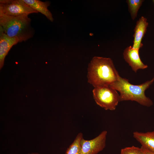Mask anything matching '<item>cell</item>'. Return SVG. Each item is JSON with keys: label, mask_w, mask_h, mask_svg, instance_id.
Returning a JSON list of instances; mask_svg holds the SVG:
<instances>
[{"label": "cell", "mask_w": 154, "mask_h": 154, "mask_svg": "<svg viewBox=\"0 0 154 154\" xmlns=\"http://www.w3.org/2000/svg\"><path fill=\"white\" fill-rule=\"evenodd\" d=\"M153 2H154V0H153Z\"/></svg>", "instance_id": "17"}, {"label": "cell", "mask_w": 154, "mask_h": 154, "mask_svg": "<svg viewBox=\"0 0 154 154\" xmlns=\"http://www.w3.org/2000/svg\"><path fill=\"white\" fill-rule=\"evenodd\" d=\"M149 23L147 19L144 16H141L137 21L134 29L133 40L132 48L139 50L143 46L142 42L147 30Z\"/></svg>", "instance_id": "8"}, {"label": "cell", "mask_w": 154, "mask_h": 154, "mask_svg": "<svg viewBox=\"0 0 154 154\" xmlns=\"http://www.w3.org/2000/svg\"><path fill=\"white\" fill-rule=\"evenodd\" d=\"M154 82V77L151 80L139 85H133L128 80L120 76L118 79L110 87L119 92L120 102L134 101L142 106L149 107L153 101L145 94V91Z\"/></svg>", "instance_id": "2"}, {"label": "cell", "mask_w": 154, "mask_h": 154, "mask_svg": "<svg viewBox=\"0 0 154 154\" xmlns=\"http://www.w3.org/2000/svg\"><path fill=\"white\" fill-rule=\"evenodd\" d=\"M83 138L82 133L81 132L79 133L73 143L67 148L65 154H81L80 142Z\"/></svg>", "instance_id": "12"}, {"label": "cell", "mask_w": 154, "mask_h": 154, "mask_svg": "<svg viewBox=\"0 0 154 154\" xmlns=\"http://www.w3.org/2000/svg\"><path fill=\"white\" fill-rule=\"evenodd\" d=\"M143 0H127L129 11L132 19L134 20L137 17L138 11L143 3Z\"/></svg>", "instance_id": "13"}, {"label": "cell", "mask_w": 154, "mask_h": 154, "mask_svg": "<svg viewBox=\"0 0 154 154\" xmlns=\"http://www.w3.org/2000/svg\"><path fill=\"white\" fill-rule=\"evenodd\" d=\"M38 12L23 0H0V13L9 16L28 15Z\"/></svg>", "instance_id": "5"}, {"label": "cell", "mask_w": 154, "mask_h": 154, "mask_svg": "<svg viewBox=\"0 0 154 154\" xmlns=\"http://www.w3.org/2000/svg\"><path fill=\"white\" fill-rule=\"evenodd\" d=\"M143 149L146 154H154V153L151 152L148 150L143 148L142 147H141Z\"/></svg>", "instance_id": "15"}, {"label": "cell", "mask_w": 154, "mask_h": 154, "mask_svg": "<svg viewBox=\"0 0 154 154\" xmlns=\"http://www.w3.org/2000/svg\"><path fill=\"white\" fill-rule=\"evenodd\" d=\"M120 154H146L141 147L139 148L134 146L127 147L121 149Z\"/></svg>", "instance_id": "14"}, {"label": "cell", "mask_w": 154, "mask_h": 154, "mask_svg": "<svg viewBox=\"0 0 154 154\" xmlns=\"http://www.w3.org/2000/svg\"><path fill=\"white\" fill-rule=\"evenodd\" d=\"M107 131L104 130L95 138L90 140L82 139L81 154H97L105 147Z\"/></svg>", "instance_id": "6"}, {"label": "cell", "mask_w": 154, "mask_h": 154, "mask_svg": "<svg viewBox=\"0 0 154 154\" xmlns=\"http://www.w3.org/2000/svg\"><path fill=\"white\" fill-rule=\"evenodd\" d=\"M19 42L15 38L9 37L4 32L0 26V67L3 66L5 58L11 48L14 45Z\"/></svg>", "instance_id": "9"}, {"label": "cell", "mask_w": 154, "mask_h": 154, "mask_svg": "<svg viewBox=\"0 0 154 154\" xmlns=\"http://www.w3.org/2000/svg\"><path fill=\"white\" fill-rule=\"evenodd\" d=\"M28 15L13 16L0 13V26L9 37L17 39L19 42L32 38L34 30Z\"/></svg>", "instance_id": "3"}, {"label": "cell", "mask_w": 154, "mask_h": 154, "mask_svg": "<svg viewBox=\"0 0 154 154\" xmlns=\"http://www.w3.org/2000/svg\"><path fill=\"white\" fill-rule=\"evenodd\" d=\"M139 51V49L133 48L132 46H130L127 47L123 52L124 60L135 72L139 69H144L148 67V66L141 60Z\"/></svg>", "instance_id": "7"}, {"label": "cell", "mask_w": 154, "mask_h": 154, "mask_svg": "<svg viewBox=\"0 0 154 154\" xmlns=\"http://www.w3.org/2000/svg\"><path fill=\"white\" fill-rule=\"evenodd\" d=\"M92 93L96 104L106 110H115L120 102L119 94L110 86L94 88Z\"/></svg>", "instance_id": "4"}, {"label": "cell", "mask_w": 154, "mask_h": 154, "mask_svg": "<svg viewBox=\"0 0 154 154\" xmlns=\"http://www.w3.org/2000/svg\"><path fill=\"white\" fill-rule=\"evenodd\" d=\"M32 154H39V153H32Z\"/></svg>", "instance_id": "16"}, {"label": "cell", "mask_w": 154, "mask_h": 154, "mask_svg": "<svg viewBox=\"0 0 154 154\" xmlns=\"http://www.w3.org/2000/svg\"><path fill=\"white\" fill-rule=\"evenodd\" d=\"M133 135L142 147L154 153V131L146 132L135 131Z\"/></svg>", "instance_id": "10"}, {"label": "cell", "mask_w": 154, "mask_h": 154, "mask_svg": "<svg viewBox=\"0 0 154 154\" xmlns=\"http://www.w3.org/2000/svg\"><path fill=\"white\" fill-rule=\"evenodd\" d=\"M32 9L44 15L50 21L54 19L50 11L48 9L50 4L49 1H42L39 0H23Z\"/></svg>", "instance_id": "11"}, {"label": "cell", "mask_w": 154, "mask_h": 154, "mask_svg": "<svg viewBox=\"0 0 154 154\" xmlns=\"http://www.w3.org/2000/svg\"><path fill=\"white\" fill-rule=\"evenodd\" d=\"M87 70L88 82L94 88L110 86L120 76L112 60L109 58L94 57Z\"/></svg>", "instance_id": "1"}]
</instances>
